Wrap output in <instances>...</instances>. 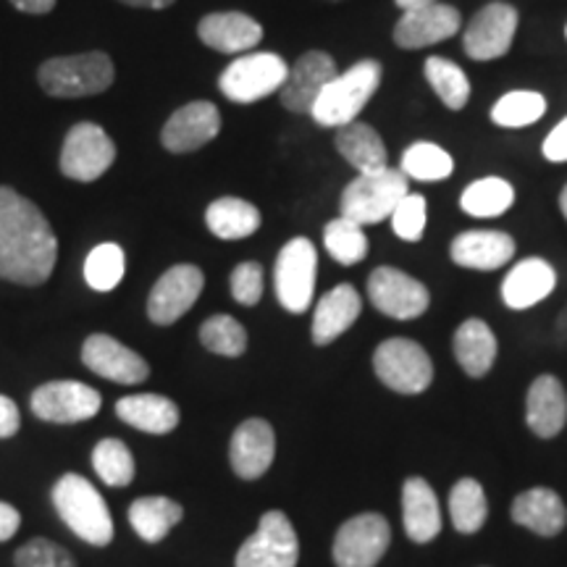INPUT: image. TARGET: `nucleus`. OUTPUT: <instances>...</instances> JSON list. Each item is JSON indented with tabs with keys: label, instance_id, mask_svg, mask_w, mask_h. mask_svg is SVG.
<instances>
[{
	"label": "nucleus",
	"instance_id": "0eeeda50",
	"mask_svg": "<svg viewBox=\"0 0 567 567\" xmlns=\"http://www.w3.org/2000/svg\"><path fill=\"white\" fill-rule=\"evenodd\" d=\"M289 66L276 53H247L224 69L218 87L231 103H258L287 82Z\"/></svg>",
	"mask_w": 567,
	"mask_h": 567
},
{
	"label": "nucleus",
	"instance_id": "c85d7f7f",
	"mask_svg": "<svg viewBox=\"0 0 567 567\" xmlns=\"http://www.w3.org/2000/svg\"><path fill=\"white\" fill-rule=\"evenodd\" d=\"M337 151L350 166L358 168V174H379L384 172L389 155L384 147V140L379 132L371 130L368 124L352 122L337 132Z\"/></svg>",
	"mask_w": 567,
	"mask_h": 567
},
{
	"label": "nucleus",
	"instance_id": "72a5a7b5",
	"mask_svg": "<svg viewBox=\"0 0 567 567\" xmlns=\"http://www.w3.org/2000/svg\"><path fill=\"white\" fill-rule=\"evenodd\" d=\"M488 502L476 478H460L450 492V517L460 534H476L486 523Z\"/></svg>",
	"mask_w": 567,
	"mask_h": 567
},
{
	"label": "nucleus",
	"instance_id": "49530a36",
	"mask_svg": "<svg viewBox=\"0 0 567 567\" xmlns=\"http://www.w3.org/2000/svg\"><path fill=\"white\" fill-rule=\"evenodd\" d=\"M21 429V415L19 408L13 405V400L0 394V439L17 436Z\"/></svg>",
	"mask_w": 567,
	"mask_h": 567
},
{
	"label": "nucleus",
	"instance_id": "f8f14e48",
	"mask_svg": "<svg viewBox=\"0 0 567 567\" xmlns=\"http://www.w3.org/2000/svg\"><path fill=\"white\" fill-rule=\"evenodd\" d=\"M368 297L379 313L396 321H410V318L423 316L429 310L431 295L421 281L408 276L400 268L381 266L375 268L368 279Z\"/></svg>",
	"mask_w": 567,
	"mask_h": 567
},
{
	"label": "nucleus",
	"instance_id": "ea45409f",
	"mask_svg": "<svg viewBox=\"0 0 567 567\" xmlns=\"http://www.w3.org/2000/svg\"><path fill=\"white\" fill-rule=\"evenodd\" d=\"M92 467L109 486H130L134 478V457L130 446L118 439H103L92 450Z\"/></svg>",
	"mask_w": 567,
	"mask_h": 567
},
{
	"label": "nucleus",
	"instance_id": "a211bd4d",
	"mask_svg": "<svg viewBox=\"0 0 567 567\" xmlns=\"http://www.w3.org/2000/svg\"><path fill=\"white\" fill-rule=\"evenodd\" d=\"M221 132V113L208 101L187 103L168 118L161 142L168 153H195Z\"/></svg>",
	"mask_w": 567,
	"mask_h": 567
},
{
	"label": "nucleus",
	"instance_id": "f03ea898",
	"mask_svg": "<svg viewBox=\"0 0 567 567\" xmlns=\"http://www.w3.org/2000/svg\"><path fill=\"white\" fill-rule=\"evenodd\" d=\"M53 505L61 520L71 528V534L80 536L82 542L92 544V547H109L113 542L109 505L87 478L66 473L53 486Z\"/></svg>",
	"mask_w": 567,
	"mask_h": 567
},
{
	"label": "nucleus",
	"instance_id": "39448f33",
	"mask_svg": "<svg viewBox=\"0 0 567 567\" xmlns=\"http://www.w3.org/2000/svg\"><path fill=\"white\" fill-rule=\"evenodd\" d=\"M113 82V63L105 53H80L51 59L40 66V84L53 97H87Z\"/></svg>",
	"mask_w": 567,
	"mask_h": 567
},
{
	"label": "nucleus",
	"instance_id": "09e8293b",
	"mask_svg": "<svg viewBox=\"0 0 567 567\" xmlns=\"http://www.w3.org/2000/svg\"><path fill=\"white\" fill-rule=\"evenodd\" d=\"M11 3L24 13H48L53 11L55 0H11Z\"/></svg>",
	"mask_w": 567,
	"mask_h": 567
},
{
	"label": "nucleus",
	"instance_id": "ddd939ff",
	"mask_svg": "<svg viewBox=\"0 0 567 567\" xmlns=\"http://www.w3.org/2000/svg\"><path fill=\"white\" fill-rule=\"evenodd\" d=\"M101 405V394L80 381H51L34 389L32 394V413L48 423L90 421Z\"/></svg>",
	"mask_w": 567,
	"mask_h": 567
},
{
	"label": "nucleus",
	"instance_id": "7c9ffc66",
	"mask_svg": "<svg viewBox=\"0 0 567 567\" xmlns=\"http://www.w3.org/2000/svg\"><path fill=\"white\" fill-rule=\"evenodd\" d=\"M184 517L179 502L168 496H142L130 507V523L142 542L158 544L172 534V528Z\"/></svg>",
	"mask_w": 567,
	"mask_h": 567
},
{
	"label": "nucleus",
	"instance_id": "1a4fd4ad",
	"mask_svg": "<svg viewBox=\"0 0 567 567\" xmlns=\"http://www.w3.org/2000/svg\"><path fill=\"white\" fill-rule=\"evenodd\" d=\"M300 542L289 517L271 509L260 517V526L237 551V567H297Z\"/></svg>",
	"mask_w": 567,
	"mask_h": 567
},
{
	"label": "nucleus",
	"instance_id": "f257e3e1",
	"mask_svg": "<svg viewBox=\"0 0 567 567\" xmlns=\"http://www.w3.org/2000/svg\"><path fill=\"white\" fill-rule=\"evenodd\" d=\"M59 239L42 210L17 189L0 187V279L38 287L51 279Z\"/></svg>",
	"mask_w": 567,
	"mask_h": 567
},
{
	"label": "nucleus",
	"instance_id": "20e7f679",
	"mask_svg": "<svg viewBox=\"0 0 567 567\" xmlns=\"http://www.w3.org/2000/svg\"><path fill=\"white\" fill-rule=\"evenodd\" d=\"M408 195V176L400 168H384L379 174H358L342 193V216L365 226L379 224L394 213Z\"/></svg>",
	"mask_w": 567,
	"mask_h": 567
},
{
	"label": "nucleus",
	"instance_id": "58836bf2",
	"mask_svg": "<svg viewBox=\"0 0 567 567\" xmlns=\"http://www.w3.org/2000/svg\"><path fill=\"white\" fill-rule=\"evenodd\" d=\"M126 271V255L118 245L105 243L97 245L95 250L84 260V279L95 292H111L124 279Z\"/></svg>",
	"mask_w": 567,
	"mask_h": 567
},
{
	"label": "nucleus",
	"instance_id": "412c9836",
	"mask_svg": "<svg viewBox=\"0 0 567 567\" xmlns=\"http://www.w3.org/2000/svg\"><path fill=\"white\" fill-rule=\"evenodd\" d=\"M197 34L205 45L218 53H247L264 40V27L252 17L239 11H221L208 13L197 27Z\"/></svg>",
	"mask_w": 567,
	"mask_h": 567
},
{
	"label": "nucleus",
	"instance_id": "4468645a",
	"mask_svg": "<svg viewBox=\"0 0 567 567\" xmlns=\"http://www.w3.org/2000/svg\"><path fill=\"white\" fill-rule=\"evenodd\" d=\"M517 32V11L507 3H488L471 19L463 34V48L473 61L502 59Z\"/></svg>",
	"mask_w": 567,
	"mask_h": 567
},
{
	"label": "nucleus",
	"instance_id": "603ef678",
	"mask_svg": "<svg viewBox=\"0 0 567 567\" xmlns=\"http://www.w3.org/2000/svg\"><path fill=\"white\" fill-rule=\"evenodd\" d=\"M559 210H563V216L567 218V187L563 189V195H559Z\"/></svg>",
	"mask_w": 567,
	"mask_h": 567
},
{
	"label": "nucleus",
	"instance_id": "393cba45",
	"mask_svg": "<svg viewBox=\"0 0 567 567\" xmlns=\"http://www.w3.org/2000/svg\"><path fill=\"white\" fill-rule=\"evenodd\" d=\"M363 300H360L358 289L352 284H339L321 297L316 305L313 316V342L318 347L331 344L337 337H342L350 326L360 318Z\"/></svg>",
	"mask_w": 567,
	"mask_h": 567
},
{
	"label": "nucleus",
	"instance_id": "4c0bfd02",
	"mask_svg": "<svg viewBox=\"0 0 567 567\" xmlns=\"http://www.w3.org/2000/svg\"><path fill=\"white\" fill-rule=\"evenodd\" d=\"M323 245L331 258L342 266H354L368 255V237L363 226L350 221V218L339 216L334 221L326 224Z\"/></svg>",
	"mask_w": 567,
	"mask_h": 567
},
{
	"label": "nucleus",
	"instance_id": "423d86ee",
	"mask_svg": "<svg viewBox=\"0 0 567 567\" xmlns=\"http://www.w3.org/2000/svg\"><path fill=\"white\" fill-rule=\"evenodd\" d=\"M373 371L400 394H421L434 381V363L413 339H386L375 347Z\"/></svg>",
	"mask_w": 567,
	"mask_h": 567
},
{
	"label": "nucleus",
	"instance_id": "de8ad7c7",
	"mask_svg": "<svg viewBox=\"0 0 567 567\" xmlns=\"http://www.w3.org/2000/svg\"><path fill=\"white\" fill-rule=\"evenodd\" d=\"M19 526H21L19 509L9 505V502H0V542H9V538H13Z\"/></svg>",
	"mask_w": 567,
	"mask_h": 567
},
{
	"label": "nucleus",
	"instance_id": "a19ab883",
	"mask_svg": "<svg viewBox=\"0 0 567 567\" xmlns=\"http://www.w3.org/2000/svg\"><path fill=\"white\" fill-rule=\"evenodd\" d=\"M200 342L205 350L224 358H239L247 350V331L237 318L213 316L200 326Z\"/></svg>",
	"mask_w": 567,
	"mask_h": 567
},
{
	"label": "nucleus",
	"instance_id": "2f4dec72",
	"mask_svg": "<svg viewBox=\"0 0 567 567\" xmlns=\"http://www.w3.org/2000/svg\"><path fill=\"white\" fill-rule=\"evenodd\" d=\"M205 224L218 239H245L260 229V210L239 197H221L208 205Z\"/></svg>",
	"mask_w": 567,
	"mask_h": 567
},
{
	"label": "nucleus",
	"instance_id": "e433bc0d",
	"mask_svg": "<svg viewBox=\"0 0 567 567\" xmlns=\"http://www.w3.org/2000/svg\"><path fill=\"white\" fill-rule=\"evenodd\" d=\"M544 113H547V101L542 92L513 90L494 103L492 122L507 130H520V126L536 124Z\"/></svg>",
	"mask_w": 567,
	"mask_h": 567
},
{
	"label": "nucleus",
	"instance_id": "79ce46f5",
	"mask_svg": "<svg viewBox=\"0 0 567 567\" xmlns=\"http://www.w3.org/2000/svg\"><path fill=\"white\" fill-rule=\"evenodd\" d=\"M389 218L396 237L405 243H421L425 231V197L408 193Z\"/></svg>",
	"mask_w": 567,
	"mask_h": 567
},
{
	"label": "nucleus",
	"instance_id": "37998d69",
	"mask_svg": "<svg viewBox=\"0 0 567 567\" xmlns=\"http://www.w3.org/2000/svg\"><path fill=\"white\" fill-rule=\"evenodd\" d=\"M17 567H76L74 557L48 538H32L13 555Z\"/></svg>",
	"mask_w": 567,
	"mask_h": 567
},
{
	"label": "nucleus",
	"instance_id": "6e6552de",
	"mask_svg": "<svg viewBox=\"0 0 567 567\" xmlns=\"http://www.w3.org/2000/svg\"><path fill=\"white\" fill-rule=\"evenodd\" d=\"M318 271V252L310 239L295 237L292 243L284 245L276 260V297L281 308L289 313H305L313 302Z\"/></svg>",
	"mask_w": 567,
	"mask_h": 567
},
{
	"label": "nucleus",
	"instance_id": "4be33fe9",
	"mask_svg": "<svg viewBox=\"0 0 567 567\" xmlns=\"http://www.w3.org/2000/svg\"><path fill=\"white\" fill-rule=\"evenodd\" d=\"M452 260L473 271H496L515 255V239L505 231H463L450 247Z\"/></svg>",
	"mask_w": 567,
	"mask_h": 567
},
{
	"label": "nucleus",
	"instance_id": "3c124183",
	"mask_svg": "<svg viewBox=\"0 0 567 567\" xmlns=\"http://www.w3.org/2000/svg\"><path fill=\"white\" fill-rule=\"evenodd\" d=\"M396 6H400L402 11L408 9H415V6H425V3H439V0H394Z\"/></svg>",
	"mask_w": 567,
	"mask_h": 567
},
{
	"label": "nucleus",
	"instance_id": "dca6fc26",
	"mask_svg": "<svg viewBox=\"0 0 567 567\" xmlns=\"http://www.w3.org/2000/svg\"><path fill=\"white\" fill-rule=\"evenodd\" d=\"M460 32V13L452 6L425 3L415 9L402 11V19L394 27V42L405 51H421V48L436 45V42L455 38Z\"/></svg>",
	"mask_w": 567,
	"mask_h": 567
},
{
	"label": "nucleus",
	"instance_id": "aec40b11",
	"mask_svg": "<svg viewBox=\"0 0 567 567\" xmlns=\"http://www.w3.org/2000/svg\"><path fill=\"white\" fill-rule=\"evenodd\" d=\"M276 457V434L264 417H250L239 423L229 444V460L234 473L245 481L260 478Z\"/></svg>",
	"mask_w": 567,
	"mask_h": 567
},
{
	"label": "nucleus",
	"instance_id": "a878e982",
	"mask_svg": "<svg viewBox=\"0 0 567 567\" xmlns=\"http://www.w3.org/2000/svg\"><path fill=\"white\" fill-rule=\"evenodd\" d=\"M402 520H405V534L415 544L434 542L442 530V509L429 481L408 478L402 486Z\"/></svg>",
	"mask_w": 567,
	"mask_h": 567
},
{
	"label": "nucleus",
	"instance_id": "c03bdc74",
	"mask_svg": "<svg viewBox=\"0 0 567 567\" xmlns=\"http://www.w3.org/2000/svg\"><path fill=\"white\" fill-rule=\"evenodd\" d=\"M231 295L239 305H258L264 297V268L260 264H239L231 274Z\"/></svg>",
	"mask_w": 567,
	"mask_h": 567
},
{
	"label": "nucleus",
	"instance_id": "f3484780",
	"mask_svg": "<svg viewBox=\"0 0 567 567\" xmlns=\"http://www.w3.org/2000/svg\"><path fill=\"white\" fill-rule=\"evenodd\" d=\"M337 76V63L329 53L310 51L297 59V63L289 69L287 82L281 84L279 95L281 105L295 113H310L326 84Z\"/></svg>",
	"mask_w": 567,
	"mask_h": 567
},
{
	"label": "nucleus",
	"instance_id": "b1692460",
	"mask_svg": "<svg viewBox=\"0 0 567 567\" xmlns=\"http://www.w3.org/2000/svg\"><path fill=\"white\" fill-rule=\"evenodd\" d=\"M526 421L536 436L551 439L567 421V394L559 379L544 373L530 384L526 400Z\"/></svg>",
	"mask_w": 567,
	"mask_h": 567
},
{
	"label": "nucleus",
	"instance_id": "2eb2a0df",
	"mask_svg": "<svg viewBox=\"0 0 567 567\" xmlns=\"http://www.w3.org/2000/svg\"><path fill=\"white\" fill-rule=\"evenodd\" d=\"M203 271L197 266H174L155 281L147 297V316L153 323L172 326L187 313L203 292Z\"/></svg>",
	"mask_w": 567,
	"mask_h": 567
},
{
	"label": "nucleus",
	"instance_id": "5701e85b",
	"mask_svg": "<svg viewBox=\"0 0 567 567\" xmlns=\"http://www.w3.org/2000/svg\"><path fill=\"white\" fill-rule=\"evenodd\" d=\"M555 284L557 274L547 260H520V264L507 274V279L502 281V300H505L507 308L513 310L534 308L536 302L547 300V297L555 292Z\"/></svg>",
	"mask_w": 567,
	"mask_h": 567
},
{
	"label": "nucleus",
	"instance_id": "6ab92c4d",
	"mask_svg": "<svg viewBox=\"0 0 567 567\" xmlns=\"http://www.w3.org/2000/svg\"><path fill=\"white\" fill-rule=\"evenodd\" d=\"M82 360L92 373L103 375V379L116 381V384H140L151 375V365L145 363V358L137 354L130 347L109 334H92L82 347Z\"/></svg>",
	"mask_w": 567,
	"mask_h": 567
},
{
	"label": "nucleus",
	"instance_id": "cd10ccee",
	"mask_svg": "<svg viewBox=\"0 0 567 567\" xmlns=\"http://www.w3.org/2000/svg\"><path fill=\"white\" fill-rule=\"evenodd\" d=\"M116 415L145 434H172L179 425V408L161 394H130L116 402Z\"/></svg>",
	"mask_w": 567,
	"mask_h": 567
},
{
	"label": "nucleus",
	"instance_id": "bb28decb",
	"mask_svg": "<svg viewBox=\"0 0 567 567\" xmlns=\"http://www.w3.org/2000/svg\"><path fill=\"white\" fill-rule=\"evenodd\" d=\"M513 520L538 536H557L567 523V507L551 488H528L515 496Z\"/></svg>",
	"mask_w": 567,
	"mask_h": 567
},
{
	"label": "nucleus",
	"instance_id": "473e14b6",
	"mask_svg": "<svg viewBox=\"0 0 567 567\" xmlns=\"http://www.w3.org/2000/svg\"><path fill=\"white\" fill-rule=\"evenodd\" d=\"M515 203L513 184L499 179V176H486V179L473 182L460 197V208L473 218H496L507 213Z\"/></svg>",
	"mask_w": 567,
	"mask_h": 567
},
{
	"label": "nucleus",
	"instance_id": "c756f323",
	"mask_svg": "<svg viewBox=\"0 0 567 567\" xmlns=\"http://www.w3.org/2000/svg\"><path fill=\"white\" fill-rule=\"evenodd\" d=\"M455 358L460 368L473 379H481L492 371L496 360V337L488 323L471 318L455 331Z\"/></svg>",
	"mask_w": 567,
	"mask_h": 567
},
{
	"label": "nucleus",
	"instance_id": "a18cd8bd",
	"mask_svg": "<svg viewBox=\"0 0 567 567\" xmlns=\"http://www.w3.org/2000/svg\"><path fill=\"white\" fill-rule=\"evenodd\" d=\"M542 151L551 163H565L567 161V118H563V122H559L555 130L549 132V137L544 140Z\"/></svg>",
	"mask_w": 567,
	"mask_h": 567
},
{
	"label": "nucleus",
	"instance_id": "7ed1b4c3",
	"mask_svg": "<svg viewBox=\"0 0 567 567\" xmlns=\"http://www.w3.org/2000/svg\"><path fill=\"white\" fill-rule=\"evenodd\" d=\"M381 84V63L379 61H358L344 74H337L326 84L310 116L321 126H342L358 122L360 111L365 109L373 92Z\"/></svg>",
	"mask_w": 567,
	"mask_h": 567
},
{
	"label": "nucleus",
	"instance_id": "c9c22d12",
	"mask_svg": "<svg viewBox=\"0 0 567 567\" xmlns=\"http://www.w3.org/2000/svg\"><path fill=\"white\" fill-rule=\"evenodd\" d=\"M402 174L408 179L417 182H442L455 172V161L452 155L434 145V142H413L405 153H402Z\"/></svg>",
	"mask_w": 567,
	"mask_h": 567
},
{
	"label": "nucleus",
	"instance_id": "864d4df0",
	"mask_svg": "<svg viewBox=\"0 0 567 567\" xmlns=\"http://www.w3.org/2000/svg\"><path fill=\"white\" fill-rule=\"evenodd\" d=\"M565 34H567V27H565Z\"/></svg>",
	"mask_w": 567,
	"mask_h": 567
},
{
	"label": "nucleus",
	"instance_id": "f704fd0d",
	"mask_svg": "<svg viewBox=\"0 0 567 567\" xmlns=\"http://www.w3.org/2000/svg\"><path fill=\"white\" fill-rule=\"evenodd\" d=\"M425 80H429L431 87L446 109L452 111H463L467 101H471V82H467V74L457 66L455 61L450 59H439V55H431L425 61Z\"/></svg>",
	"mask_w": 567,
	"mask_h": 567
},
{
	"label": "nucleus",
	"instance_id": "8fccbe9b",
	"mask_svg": "<svg viewBox=\"0 0 567 567\" xmlns=\"http://www.w3.org/2000/svg\"><path fill=\"white\" fill-rule=\"evenodd\" d=\"M126 6H134V9H168V6H174V0H122Z\"/></svg>",
	"mask_w": 567,
	"mask_h": 567
},
{
	"label": "nucleus",
	"instance_id": "9b49d317",
	"mask_svg": "<svg viewBox=\"0 0 567 567\" xmlns=\"http://www.w3.org/2000/svg\"><path fill=\"white\" fill-rule=\"evenodd\" d=\"M116 161V145L97 124L82 122L66 134L61 151V172L74 182H95Z\"/></svg>",
	"mask_w": 567,
	"mask_h": 567
},
{
	"label": "nucleus",
	"instance_id": "9d476101",
	"mask_svg": "<svg viewBox=\"0 0 567 567\" xmlns=\"http://www.w3.org/2000/svg\"><path fill=\"white\" fill-rule=\"evenodd\" d=\"M389 542H392V528H389L386 517L363 513L350 517L337 530L331 555H334L337 567H375L386 555Z\"/></svg>",
	"mask_w": 567,
	"mask_h": 567
}]
</instances>
